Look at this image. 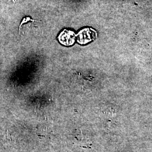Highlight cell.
I'll list each match as a JSON object with an SVG mask.
<instances>
[{
    "label": "cell",
    "mask_w": 152,
    "mask_h": 152,
    "mask_svg": "<svg viewBox=\"0 0 152 152\" xmlns=\"http://www.w3.org/2000/svg\"><path fill=\"white\" fill-rule=\"evenodd\" d=\"M75 38V34L73 32L65 29L60 33L59 39L61 44L65 45H71L74 43Z\"/></svg>",
    "instance_id": "obj_1"
},
{
    "label": "cell",
    "mask_w": 152,
    "mask_h": 152,
    "mask_svg": "<svg viewBox=\"0 0 152 152\" xmlns=\"http://www.w3.org/2000/svg\"><path fill=\"white\" fill-rule=\"evenodd\" d=\"M29 21H31V22H35V21H37V20H36L32 19V18H30V17H29V16L24 18H23V19L22 20V22L20 23V24L19 27V32H20V29H21V28H22V26H23L24 23H27L28 22H29Z\"/></svg>",
    "instance_id": "obj_2"
}]
</instances>
